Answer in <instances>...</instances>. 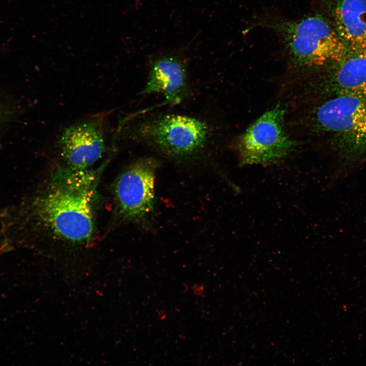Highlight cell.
Here are the masks:
<instances>
[{
    "label": "cell",
    "instance_id": "1",
    "mask_svg": "<svg viewBox=\"0 0 366 366\" xmlns=\"http://www.w3.org/2000/svg\"><path fill=\"white\" fill-rule=\"evenodd\" d=\"M98 171L66 167L57 170L36 202V214L53 238L88 244L94 235Z\"/></svg>",
    "mask_w": 366,
    "mask_h": 366
},
{
    "label": "cell",
    "instance_id": "2",
    "mask_svg": "<svg viewBox=\"0 0 366 366\" xmlns=\"http://www.w3.org/2000/svg\"><path fill=\"white\" fill-rule=\"evenodd\" d=\"M255 24L278 34L290 62L297 68L313 69L331 65L348 50L330 19L321 13L297 20L263 16Z\"/></svg>",
    "mask_w": 366,
    "mask_h": 366
},
{
    "label": "cell",
    "instance_id": "3",
    "mask_svg": "<svg viewBox=\"0 0 366 366\" xmlns=\"http://www.w3.org/2000/svg\"><path fill=\"white\" fill-rule=\"evenodd\" d=\"M118 134L145 144L172 158H185L199 153L209 140L210 131L203 121L181 114H164L131 126H120Z\"/></svg>",
    "mask_w": 366,
    "mask_h": 366
},
{
    "label": "cell",
    "instance_id": "4",
    "mask_svg": "<svg viewBox=\"0 0 366 366\" xmlns=\"http://www.w3.org/2000/svg\"><path fill=\"white\" fill-rule=\"evenodd\" d=\"M285 109L274 106L257 119L240 136L237 149L244 165L273 163L288 156L295 143L284 127Z\"/></svg>",
    "mask_w": 366,
    "mask_h": 366
},
{
    "label": "cell",
    "instance_id": "5",
    "mask_svg": "<svg viewBox=\"0 0 366 366\" xmlns=\"http://www.w3.org/2000/svg\"><path fill=\"white\" fill-rule=\"evenodd\" d=\"M159 164L154 158H142L131 164L119 177L115 195L119 211L126 220L144 222L154 212L155 178Z\"/></svg>",
    "mask_w": 366,
    "mask_h": 366
},
{
    "label": "cell",
    "instance_id": "6",
    "mask_svg": "<svg viewBox=\"0 0 366 366\" xmlns=\"http://www.w3.org/2000/svg\"><path fill=\"white\" fill-rule=\"evenodd\" d=\"M105 117L94 115L72 123L58 135L56 147L68 167L87 169L106 151Z\"/></svg>",
    "mask_w": 366,
    "mask_h": 366
},
{
    "label": "cell",
    "instance_id": "7",
    "mask_svg": "<svg viewBox=\"0 0 366 366\" xmlns=\"http://www.w3.org/2000/svg\"><path fill=\"white\" fill-rule=\"evenodd\" d=\"M312 123L317 128L338 133L356 144H366V99L339 95L316 109Z\"/></svg>",
    "mask_w": 366,
    "mask_h": 366
},
{
    "label": "cell",
    "instance_id": "8",
    "mask_svg": "<svg viewBox=\"0 0 366 366\" xmlns=\"http://www.w3.org/2000/svg\"><path fill=\"white\" fill-rule=\"evenodd\" d=\"M189 87L184 62L175 55L157 58L151 64L142 94H160L175 105L188 96Z\"/></svg>",
    "mask_w": 366,
    "mask_h": 366
},
{
    "label": "cell",
    "instance_id": "9",
    "mask_svg": "<svg viewBox=\"0 0 366 366\" xmlns=\"http://www.w3.org/2000/svg\"><path fill=\"white\" fill-rule=\"evenodd\" d=\"M324 8L348 49L366 48V0H323Z\"/></svg>",
    "mask_w": 366,
    "mask_h": 366
},
{
    "label": "cell",
    "instance_id": "10",
    "mask_svg": "<svg viewBox=\"0 0 366 366\" xmlns=\"http://www.w3.org/2000/svg\"><path fill=\"white\" fill-rule=\"evenodd\" d=\"M331 65L332 85L340 95L366 99V48L348 49L340 60Z\"/></svg>",
    "mask_w": 366,
    "mask_h": 366
}]
</instances>
